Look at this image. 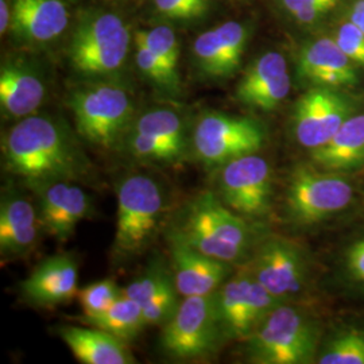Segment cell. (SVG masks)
Returning a JSON list of instances; mask_svg holds the SVG:
<instances>
[{
  "label": "cell",
  "instance_id": "1",
  "mask_svg": "<svg viewBox=\"0 0 364 364\" xmlns=\"http://www.w3.org/2000/svg\"><path fill=\"white\" fill-rule=\"evenodd\" d=\"M3 165L30 188L55 181H81L91 162L65 126L52 117L30 115L15 123L1 142Z\"/></svg>",
  "mask_w": 364,
  "mask_h": 364
},
{
  "label": "cell",
  "instance_id": "2",
  "mask_svg": "<svg viewBox=\"0 0 364 364\" xmlns=\"http://www.w3.org/2000/svg\"><path fill=\"white\" fill-rule=\"evenodd\" d=\"M176 231L198 251L228 263L243 259L251 245L247 223L213 192L196 197Z\"/></svg>",
  "mask_w": 364,
  "mask_h": 364
},
{
  "label": "cell",
  "instance_id": "3",
  "mask_svg": "<svg viewBox=\"0 0 364 364\" xmlns=\"http://www.w3.org/2000/svg\"><path fill=\"white\" fill-rule=\"evenodd\" d=\"M246 340L252 363L308 364L316 358L318 328L306 313L282 302Z\"/></svg>",
  "mask_w": 364,
  "mask_h": 364
},
{
  "label": "cell",
  "instance_id": "4",
  "mask_svg": "<svg viewBox=\"0 0 364 364\" xmlns=\"http://www.w3.org/2000/svg\"><path fill=\"white\" fill-rule=\"evenodd\" d=\"M69 105L77 134L88 144L111 150L123 144L131 127L134 105L124 85L97 82L73 92Z\"/></svg>",
  "mask_w": 364,
  "mask_h": 364
},
{
  "label": "cell",
  "instance_id": "5",
  "mask_svg": "<svg viewBox=\"0 0 364 364\" xmlns=\"http://www.w3.org/2000/svg\"><path fill=\"white\" fill-rule=\"evenodd\" d=\"M164 209L162 189L153 178L132 174L119 182L115 257L126 259L142 252L156 234Z\"/></svg>",
  "mask_w": 364,
  "mask_h": 364
},
{
  "label": "cell",
  "instance_id": "6",
  "mask_svg": "<svg viewBox=\"0 0 364 364\" xmlns=\"http://www.w3.org/2000/svg\"><path fill=\"white\" fill-rule=\"evenodd\" d=\"M224 340L218 321L213 294L183 297L177 312L164 326L159 346L174 360L207 358Z\"/></svg>",
  "mask_w": 364,
  "mask_h": 364
},
{
  "label": "cell",
  "instance_id": "7",
  "mask_svg": "<svg viewBox=\"0 0 364 364\" xmlns=\"http://www.w3.org/2000/svg\"><path fill=\"white\" fill-rule=\"evenodd\" d=\"M264 139V129L251 117L209 112L198 119L192 146L193 154L201 164L219 169L239 156L258 153Z\"/></svg>",
  "mask_w": 364,
  "mask_h": 364
},
{
  "label": "cell",
  "instance_id": "8",
  "mask_svg": "<svg viewBox=\"0 0 364 364\" xmlns=\"http://www.w3.org/2000/svg\"><path fill=\"white\" fill-rule=\"evenodd\" d=\"M130 46V33L114 14L84 21L75 30L69 48L73 68L85 75H109L123 65Z\"/></svg>",
  "mask_w": 364,
  "mask_h": 364
},
{
  "label": "cell",
  "instance_id": "9",
  "mask_svg": "<svg viewBox=\"0 0 364 364\" xmlns=\"http://www.w3.org/2000/svg\"><path fill=\"white\" fill-rule=\"evenodd\" d=\"M353 198L351 183L331 173L299 166L287 185L289 216L297 224H314L347 208Z\"/></svg>",
  "mask_w": 364,
  "mask_h": 364
},
{
  "label": "cell",
  "instance_id": "10",
  "mask_svg": "<svg viewBox=\"0 0 364 364\" xmlns=\"http://www.w3.org/2000/svg\"><path fill=\"white\" fill-rule=\"evenodd\" d=\"M215 309L224 340L247 338L281 301L248 273L227 279L215 293Z\"/></svg>",
  "mask_w": 364,
  "mask_h": 364
},
{
  "label": "cell",
  "instance_id": "11",
  "mask_svg": "<svg viewBox=\"0 0 364 364\" xmlns=\"http://www.w3.org/2000/svg\"><path fill=\"white\" fill-rule=\"evenodd\" d=\"M219 198L236 213L259 216L272 203V169L257 153L239 156L219 168Z\"/></svg>",
  "mask_w": 364,
  "mask_h": 364
},
{
  "label": "cell",
  "instance_id": "12",
  "mask_svg": "<svg viewBox=\"0 0 364 364\" xmlns=\"http://www.w3.org/2000/svg\"><path fill=\"white\" fill-rule=\"evenodd\" d=\"M123 144L126 153L141 162L176 165L188 154L183 122L170 109L144 114L130 127Z\"/></svg>",
  "mask_w": 364,
  "mask_h": 364
},
{
  "label": "cell",
  "instance_id": "13",
  "mask_svg": "<svg viewBox=\"0 0 364 364\" xmlns=\"http://www.w3.org/2000/svg\"><path fill=\"white\" fill-rule=\"evenodd\" d=\"M352 112L351 99L338 88L313 87L299 97L294 107L296 139L302 147L316 150L331 141Z\"/></svg>",
  "mask_w": 364,
  "mask_h": 364
},
{
  "label": "cell",
  "instance_id": "14",
  "mask_svg": "<svg viewBox=\"0 0 364 364\" xmlns=\"http://www.w3.org/2000/svg\"><path fill=\"white\" fill-rule=\"evenodd\" d=\"M273 297L287 302L299 296L306 284V260L296 245L273 237L257 251L248 270Z\"/></svg>",
  "mask_w": 364,
  "mask_h": 364
},
{
  "label": "cell",
  "instance_id": "15",
  "mask_svg": "<svg viewBox=\"0 0 364 364\" xmlns=\"http://www.w3.org/2000/svg\"><path fill=\"white\" fill-rule=\"evenodd\" d=\"M169 243L173 278L182 297L213 294L232 272V263L198 251L177 231L170 234Z\"/></svg>",
  "mask_w": 364,
  "mask_h": 364
},
{
  "label": "cell",
  "instance_id": "16",
  "mask_svg": "<svg viewBox=\"0 0 364 364\" xmlns=\"http://www.w3.org/2000/svg\"><path fill=\"white\" fill-rule=\"evenodd\" d=\"M43 230L58 242H66L78 223L92 213L91 197L72 181H55L34 188Z\"/></svg>",
  "mask_w": 364,
  "mask_h": 364
},
{
  "label": "cell",
  "instance_id": "17",
  "mask_svg": "<svg viewBox=\"0 0 364 364\" xmlns=\"http://www.w3.org/2000/svg\"><path fill=\"white\" fill-rule=\"evenodd\" d=\"M45 231L38 208L19 191L7 188L0 201V254L6 259L26 258Z\"/></svg>",
  "mask_w": 364,
  "mask_h": 364
},
{
  "label": "cell",
  "instance_id": "18",
  "mask_svg": "<svg viewBox=\"0 0 364 364\" xmlns=\"http://www.w3.org/2000/svg\"><path fill=\"white\" fill-rule=\"evenodd\" d=\"M77 284V259L70 254H58L42 260L19 284V291L28 304L52 308L75 299Z\"/></svg>",
  "mask_w": 364,
  "mask_h": 364
},
{
  "label": "cell",
  "instance_id": "19",
  "mask_svg": "<svg viewBox=\"0 0 364 364\" xmlns=\"http://www.w3.org/2000/svg\"><path fill=\"white\" fill-rule=\"evenodd\" d=\"M247 36L246 27L232 21L198 36L193 53L200 70L210 78L232 76L240 66Z\"/></svg>",
  "mask_w": 364,
  "mask_h": 364
},
{
  "label": "cell",
  "instance_id": "20",
  "mask_svg": "<svg viewBox=\"0 0 364 364\" xmlns=\"http://www.w3.org/2000/svg\"><path fill=\"white\" fill-rule=\"evenodd\" d=\"M299 73L314 87L348 88L359 82L355 63L332 38L316 39L301 50Z\"/></svg>",
  "mask_w": 364,
  "mask_h": 364
},
{
  "label": "cell",
  "instance_id": "21",
  "mask_svg": "<svg viewBox=\"0 0 364 364\" xmlns=\"http://www.w3.org/2000/svg\"><path fill=\"white\" fill-rule=\"evenodd\" d=\"M68 13L61 0H13L11 31L28 42H49L63 34Z\"/></svg>",
  "mask_w": 364,
  "mask_h": 364
},
{
  "label": "cell",
  "instance_id": "22",
  "mask_svg": "<svg viewBox=\"0 0 364 364\" xmlns=\"http://www.w3.org/2000/svg\"><path fill=\"white\" fill-rule=\"evenodd\" d=\"M57 332L80 363L132 364L136 362L124 340L100 328L61 326H58Z\"/></svg>",
  "mask_w": 364,
  "mask_h": 364
},
{
  "label": "cell",
  "instance_id": "23",
  "mask_svg": "<svg viewBox=\"0 0 364 364\" xmlns=\"http://www.w3.org/2000/svg\"><path fill=\"white\" fill-rule=\"evenodd\" d=\"M45 97V85L38 75L22 64H4L0 70V105L7 117L34 115Z\"/></svg>",
  "mask_w": 364,
  "mask_h": 364
},
{
  "label": "cell",
  "instance_id": "24",
  "mask_svg": "<svg viewBox=\"0 0 364 364\" xmlns=\"http://www.w3.org/2000/svg\"><path fill=\"white\" fill-rule=\"evenodd\" d=\"M316 165L326 171H351L364 165V114L352 115L324 146L312 150Z\"/></svg>",
  "mask_w": 364,
  "mask_h": 364
},
{
  "label": "cell",
  "instance_id": "25",
  "mask_svg": "<svg viewBox=\"0 0 364 364\" xmlns=\"http://www.w3.org/2000/svg\"><path fill=\"white\" fill-rule=\"evenodd\" d=\"M82 321L88 326H96L109 332L126 343L136 338L146 326L141 304L124 294H122L107 312L93 318H82Z\"/></svg>",
  "mask_w": 364,
  "mask_h": 364
},
{
  "label": "cell",
  "instance_id": "26",
  "mask_svg": "<svg viewBox=\"0 0 364 364\" xmlns=\"http://www.w3.org/2000/svg\"><path fill=\"white\" fill-rule=\"evenodd\" d=\"M287 73V60L281 53H264L246 69L237 84L236 99L243 105L252 93L273 84L275 80Z\"/></svg>",
  "mask_w": 364,
  "mask_h": 364
},
{
  "label": "cell",
  "instance_id": "27",
  "mask_svg": "<svg viewBox=\"0 0 364 364\" xmlns=\"http://www.w3.org/2000/svg\"><path fill=\"white\" fill-rule=\"evenodd\" d=\"M318 363L364 364V331L356 328L341 331L326 344Z\"/></svg>",
  "mask_w": 364,
  "mask_h": 364
},
{
  "label": "cell",
  "instance_id": "28",
  "mask_svg": "<svg viewBox=\"0 0 364 364\" xmlns=\"http://www.w3.org/2000/svg\"><path fill=\"white\" fill-rule=\"evenodd\" d=\"M122 294L123 290L119 289L114 279L107 278L92 282L78 293L80 304L84 312L81 318H93L103 314L115 304V301Z\"/></svg>",
  "mask_w": 364,
  "mask_h": 364
},
{
  "label": "cell",
  "instance_id": "29",
  "mask_svg": "<svg viewBox=\"0 0 364 364\" xmlns=\"http://www.w3.org/2000/svg\"><path fill=\"white\" fill-rule=\"evenodd\" d=\"M136 43V64L146 78L153 81L156 85L168 90L177 91L180 85V77L171 73L166 65L156 57L151 49L146 45L144 39L138 33L135 37Z\"/></svg>",
  "mask_w": 364,
  "mask_h": 364
},
{
  "label": "cell",
  "instance_id": "30",
  "mask_svg": "<svg viewBox=\"0 0 364 364\" xmlns=\"http://www.w3.org/2000/svg\"><path fill=\"white\" fill-rule=\"evenodd\" d=\"M178 290L174 284V278L162 287L159 291L146 301L142 306L146 326H165L177 312L180 306Z\"/></svg>",
  "mask_w": 364,
  "mask_h": 364
},
{
  "label": "cell",
  "instance_id": "31",
  "mask_svg": "<svg viewBox=\"0 0 364 364\" xmlns=\"http://www.w3.org/2000/svg\"><path fill=\"white\" fill-rule=\"evenodd\" d=\"M170 279H173V275L169 273V270L161 263V260H154V263L144 273L131 281L123 290V294L144 305L146 301H149L156 291L165 287Z\"/></svg>",
  "mask_w": 364,
  "mask_h": 364
},
{
  "label": "cell",
  "instance_id": "32",
  "mask_svg": "<svg viewBox=\"0 0 364 364\" xmlns=\"http://www.w3.org/2000/svg\"><path fill=\"white\" fill-rule=\"evenodd\" d=\"M141 37L144 39L146 45L151 52L166 65L171 73L177 75V64L180 57V48L176 36L170 27H156L150 31H139Z\"/></svg>",
  "mask_w": 364,
  "mask_h": 364
},
{
  "label": "cell",
  "instance_id": "33",
  "mask_svg": "<svg viewBox=\"0 0 364 364\" xmlns=\"http://www.w3.org/2000/svg\"><path fill=\"white\" fill-rule=\"evenodd\" d=\"M291 90V80L289 73L274 81L273 84L262 88L251 95L243 105L258 108L262 111H273L287 99Z\"/></svg>",
  "mask_w": 364,
  "mask_h": 364
},
{
  "label": "cell",
  "instance_id": "34",
  "mask_svg": "<svg viewBox=\"0 0 364 364\" xmlns=\"http://www.w3.org/2000/svg\"><path fill=\"white\" fill-rule=\"evenodd\" d=\"M335 41L352 63L364 66V34L359 27L351 21L343 23L338 27Z\"/></svg>",
  "mask_w": 364,
  "mask_h": 364
},
{
  "label": "cell",
  "instance_id": "35",
  "mask_svg": "<svg viewBox=\"0 0 364 364\" xmlns=\"http://www.w3.org/2000/svg\"><path fill=\"white\" fill-rule=\"evenodd\" d=\"M154 4L158 13L176 19L197 18L208 9V0H154Z\"/></svg>",
  "mask_w": 364,
  "mask_h": 364
},
{
  "label": "cell",
  "instance_id": "36",
  "mask_svg": "<svg viewBox=\"0 0 364 364\" xmlns=\"http://www.w3.org/2000/svg\"><path fill=\"white\" fill-rule=\"evenodd\" d=\"M338 3H332V1H324V3H316L312 6H308L302 10H299L297 13L291 14L294 16L296 21H299V23L304 25H311L313 22L321 19L323 16H326V14L332 11L335 9Z\"/></svg>",
  "mask_w": 364,
  "mask_h": 364
},
{
  "label": "cell",
  "instance_id": "37",
  "mask_svg": "<svg viewBox=\"0 0 364 364\" xmlns=\"http://www.w3.org/2000/svg\"><path fill=\"white\" fill-rule=\"evenodd\" d=\"M347 267L352 277L364 284V239L355 243L347 252Z\"/></svg>",
  "mask_w": 364,
  "mask_h": 364
},
{
  "label": "cell",
  "instance_id": "38",
  "mask_svg": "<svg viewBox=\"0 0 364 364\" xmlns=\"http://www.w3.org/2000/svg\"><path fill=\"white\" fill-rule=\"evenodd\" d=\"M324 1H332V3H338V0H281L282 6L287 9L290 14L297 13L299 10L312 6L316 3H324Z\"/></svg>",
  "mask_w": 364,
  "mask_h": 364
},
{
  "label": "cell",
  "instance_id": "39",
  "mask_svg": "<svg viewBox=\"0 0 364 364\" xmlns=\"http://www.w3.org/2000/svg\"><path fill=\"white\" fill-rule=\"evenodd\" d=\"M11 23V11L6 0H0V31L4 33Z\"/></svg>",
  "mask_w": 364,
  "mask_h": 364
},
{
  "label": "cell",
  "instance_id": "40",
  "mask_svg": "<svg viewBox=\"0 0 364 364\" xmlns=\"http://www.w3.org/2000/svg\"><path fill=\"white\" fill-rule=\"evenodd\" d=\"M350 21H351L352 23H355L356 26L359 27L364 34V14L352 9L351 13H350Z\"/></svg>",
  "mask_w": 364,
  "mask_h": 364
},
{
  "label": "cell",
  "instance_id": "41",
  "mask_svg": "<svg viewBox=\"0 0 364 364\" xmlns=\"http://www.w3.org/2000/svg\"><path fill=\"white\" fill-rule=\"evenodd\" d=\"M353 10L364 14V0H358V1L353 4Z\"/></svg>",
  "mask_w": 364,
  "mask_h": 364
}]
</instances>
